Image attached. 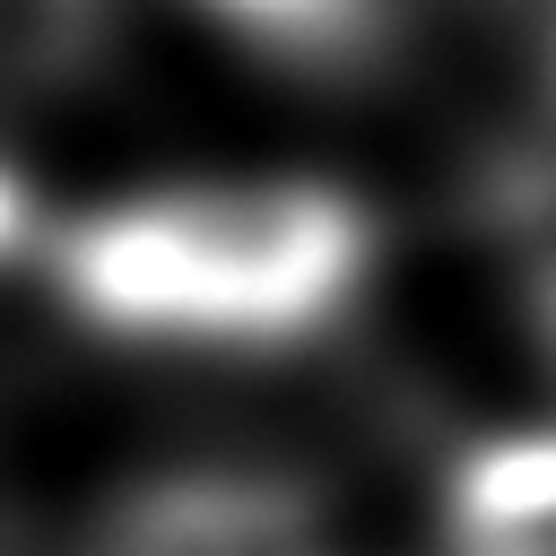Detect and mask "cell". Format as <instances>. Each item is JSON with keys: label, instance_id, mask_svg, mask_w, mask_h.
Wrapping results in <instances>:
<instances>
[{"label": "cell", "instance_id": "cell-1", "mask_svg": "<svg viewBox=\"0 0 556 556\" xmlns=\"http://www.w3.org/2000/svg\"><path fill=\"white\" fill-rule=\"evenodd\" d=\"M70 295L130 339H313L365 278V217L321 182H208L122 200L61 235Z\"/></svg>", "mask_w": 556, "mask_h": 556}, {"label": "cell", "instance_id": "cell-2", "mask_svg": "<svg viewBox=\"0 0 556 556\" xmlns=\"http://www.w3.org/2000/svg\"><path fill=\"white\" fill-rule=\"evenodd\" d=\"M104 556H330V539L278 478H174L113 521Z\"/></svg>", "mask_w": 556, "mask_h": 556}, {"label": "cell", "instance_id": "cell-3", "mask_svg": "<svg viewBox=\"0 0 556 556\" xmlns=\"http://www.w3.org/2000/svg\"><path fill=\"white\" fill-rule=\"evenodd\" d=\"M443 556H556V434H504L452 469Z\"/></svg>", "mask_w": 556, "mask_h": 556}, {"label": "cell", "instance_id": "cell-4", "mask_svg": "<svg viewBox=\"0 0 556 556\" xmlns=\"http://www.w3.org/2000/svg\"><path fill=\"white\" fill-rule=\"evenodd\" d=\"M495 217H504V243H513V269H521V304H530V321L556 356V61H547L539 122L521 130V148L495 174Z\"/></svg>", "mask_w": 556, "mask_h": 556}, {"label": "cell", "instance_id": "cell-5", "mask_svg": "<svg viewBox=\"0 0 556 556\" xmlns=\"http://www.w3.org/2000/svg\"><path fill=\"white\" fill-rule=\"evenodd\" d=\"M226 9L235 26H252L261 43L278 52H304V61H339V52H365L400 0H208Z\"/></svg>", "mask_w": 556, "mask_h": 556}, {"label": "cell", "instance_id": "cell-6", "mask_svg": "<svg viewBox=\"0 0 556 556\" xmlns=\"http://www.w3.org/2000/svg\"><path fill=\"white\" fill-rule=\"evenodd\" d=\"M104 26V0H0V87L61 78Z\"/></svg>", "mask_w": 556, "mask_h": 556}, {"label": "cell", "instance_id": "cell-7", "mask_svg": "<svg viewBox=\"0 0 556 556\" xmlns=\"http://www.w3.org/2000/svg\"><path fill=\"white\" fill-rule=\"evenodd\" d=\"M17 226H26V200H17V182H9V174H0V252H9V243H17Z\"/></svg>", "mask_w": 556, "mask_h": 556}]
</instances>
